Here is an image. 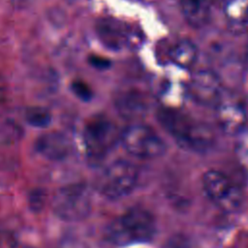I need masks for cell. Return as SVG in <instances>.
Here are the masks:
<instances>
[{
    "label": "cell",
    "instance_id": "1",
    "mask_svg": "<svg viewBox=\"0 0 248 248\" xmlns=\"http://www.w3.org/2000/svg\"><path fill=\"white\" fill-rule=\"evenodd\" d=\"M158 122L181 147L194 152L208 150L215 141L211 128L186 112L171 107L157 111Z\"/></svg>",
    "mask_w": 248,
    "mask_h": 248
},
{
    "label": "cell",
    "instance_id": "2",
    "mask_svg": "<svg viewBox=\"0 0 248 248\" xmlns=\"http://www.w3.org/2000/svg\"><path fill=\"white\" fill-rule=\"evenodd\" d=\"M156 223L153 215L142 207H132L113 220L107 229L108 239L115 245L149 241L155 234Z\"/></svg>",
    "mask_w": 248,
    "mask_h": 248
},
{
    "label": "cell",
    "instance_id": "3",
    "mask_svg": "<svg viewBox=\"0 0 248 248\" xmlns=\"http://www.w3.org/2000/svg\"><path fill=\"white\" fill-rule=\"evenodd\" d=\"M113 122L105 115H95L86 123L83 142L88 159L93 163L101 162L120 140Z\"/></svg>",
    "mask_w": 248,
    "mask_h": 248
},
{
    "label": "cell",
    "instance_id": "4",
    "mask_svg": "<svg viewBox=\"0 0 248 248\" xmlns=\"http://www.w3.org/2000/svg\"><path fill=\"white\" fill-rule=\"evenodd\" d=\"M92 199L87 186L73 184L59 189L52 199L56 216L64 221L76 222L85 219L91 210Z\"/></svg>",
    "mask_w": 248,
    "mask_h": 248
},
{
    "label": "cell",
    "instance_id": "5",
    "mask_svg": "<svg viewBox=\"0 0 248 248\" xmlns=\"http://www.w3.org/2000/svg\"><path fill=\"white\" fill-rule=\"evenodd\" d=\"M202 183L206 197L218 208L234 211L241 205L242 192L226 173L215 170H207L202 175Z\"/></svg>",
    "mask_w": 248,
    "mask_h": 248
},
{
    "label": "cell",
    "instance_id": "6",
    "mask_svg": "<svg viewBox=\"0 0 248 248\" xmlns=\"http://www.w3.org/2000/svg\"><path fill=\"white\" fill-rule=\"evenodd\" d=\"M138 179V169L130 162L118 160L105 170L97 182V187L106 198L116 200L131 193Z\"/></svg>",
    "mask_w": 248,
    "mask_h": 248
},
{
    "label": "cell",
    "instance_id": "7",
    "mask_svg": "<svg viewBox=\"0 0 248 248\" xmlns=\"http://www.w3.org/2000/svg\"><path fill=\"white\" fill-rule=\"evenodd\" d=\"M120 142L131 155L141 159H154L164 154L166 145L149 126L134 124L121 132Z\"/></svg>",
    "mask_w": 248,
    "mask_h": 248
},
{
    "label": "cell",
    "instance_id": "8",
    "mask_svg": "<svg viewBox=\"0 0 248 248\" xmlns=\"http://www.w3.org/2000/svg\"><path fill=\"white\" fill-rule=\"evenodd\" d=\"M189 93L199 104L216 108L223 99L222 82L212 71L199 70L190 80Z\"/></svg>",
    "mask_w": 248,
    "mask_h": 248
},
{
    "label": "cell",
    "instance_id": "9",
    "mask_svg": "<svg viewBox=\"0 0 248 248\" xmlns=\"http://www.w3.org/2000/svg\"><path fill=\"white\" fill-rule=\"evenodd\" d=\"M216 109L217 120L223 132L231 136H237L245 129L247 114L244 107L238 101L223 98Z\"/></svg>",
    "mask_w": 248,
    "mask_h": 248
},
{
    "label": "cell",
    "instance_id": "10",
    "mask_svg": "<svg viewBox=\"0 0 248 248\" xmlns=\"http://www.w3.org/2000/svg\"><path fill=\"white\" fill-rule=\"evenodd\" d=\"M36 150L48 160L58 161L68 155L69 143L64 136L58 133H48L38 139Z\"/></svg>",
    "mask_w": 248,
    "mask_h": 248
},
{
    "label": "cell",
    "instance_id": "11",
    "mask_svg": "<svg viewBox=\"0 0 248 248\" xmlns=\"http://www.w3.org/2000/svg\"><path fill=\"white\" fill-rule=\"evenodd\" d=\"M186 21L193 27L203 26L209 17L208 0H179Z\"/></svg>",
    "mask_w": 248,
    "mask_h": 248
},
{
    "label": "cell",
    "instance_id": "12",
    "mask_svg": "<svg viewBox=\"0 0 248 248\" xmlns=\"http://www.w3.org/2000/svg\"><path fill=\"white\" fill-rule=\"evenodd\" d=\"M197 46L189 40L178 41L170 50V58L174 64L182 68L191 67L197 60Z\"/></svg>",
    "mask_w": 248,
    "mask_h": 248
},
{
    "label": "cell",
    "instance_id": "13",
    "mask_svg": "<svg viewBox=\"0 0 248 248\" xmlns=\"http://www.w3.org/2000/svg\"><path fill=\"white\" fill-rule=\"evenodd\" d=\"M226 17L234 24L248 20V0H229L225 6Z\"/></svg>",
    "mask_w": 248,
    "mask_h": 248
},
{
    "label": "cell",
    "instance_id": "14",
    "mask_svg": "<svg viewBox=\"0 0 248 248\" xmlns=\"http://www.w3.org/2000/svg\"><path fill=\"white\" fill-rule=\"evenodd\" d=\"M26 121L33 127L43 128L50 123V113L44 108L33 107L27 109L25 114Z\"/></svg>",
    "mask_w": 248,
    "mask_h": 248
},
{
    "label": "cell",
    "instance_id": "15",
    "mask_svg": "<svg viewBox=\"0 0 248 248\" xmlns=\"http://www.w3.org/2000/svg\"><path fill=\"white\" fill-rule=\"evenodd\" d=\"M235 150L240 163L248 170V129L237 135Z\"/></svg>",
    "mask_w": 248,
    "mask_h": 248
},
{
    "label": "cell",
    "instance_id": "16",
    "mask_svg": "<svg viewBox=\"0 0 248 248\" xmlns=\"http://www.w3.org/2000/svg\"><path fill=\"white\" fill-rule=\"evenodd\" d=\"M102 34H104V41L109 45H111V46H120V44H122V38L124 35L123 32H121V30L116 27L115 25H111V24H104V27L102 28Z\"/></svg>",
    "mask_w": 248,
    "mask_h": 248
},
{
    "label": "cell",
    "instance_id": "17",
    "mask_svg": "<svg viewBox=\"0 0 248 248\" xmlns=\"http://www.w3.org/2000/svg\"><path fill=\"white\" fill-rule=\"evenodd\" d=\"M72 90L75 95L82 101H89L92 97V92L89 86L82 81H74L72 84Z\"/></svg>",
    "mask_w": 248,
    "mask_h": 248
},
{
    "label": "cell",
    "instance_id": "18",
    "mask_svg": "<svg viewBox=\"0 0 248 248\" xmlns=\"http://www.w3.org/2000/svg\"><path fill=\"white\" fill-rule=\"evenodd\" d=\"M90 63L98 69H106L109 66V61L103 57H100V56L90 57Z\"/></svg>",
    "mask_w": 248,
    "mask_h": 248
},
{
    "label": "cell",
    "instance_id": "19",
    "mask_svg": "<svg viewBox=\"0 0 248 248\" xmlns=\"http://www.w3.org/2000/svg\"><path fill=\"white\" fill-rule=\"evenodd\" d=\"M5 97V87H4V83L2 78H0V104L3 102Z\"/></svg>",
    "mask_w": 248,
    "mask_h": 248
}]
</instances>
